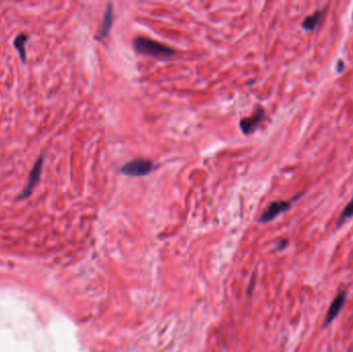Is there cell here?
Wrapping results in <instances>:
<instances>
[{
    "label": "cell",
    "mask_w": 353,
    "mask_h": 352,
    "mask_svg": "<svg viewBox=\"0 0 353 352\" xmlns=\"http://www.w3.org/2000/svg\"><path fill=\"white\" fill-rule=\"evenodd\" d=\"M352 217H353V194H352L351 200L346 204L345 208L343 209V211L340 215L339 220H338V226H343V224H344L347 220L351 219Z\"/></svg>",
    "instance_id": "obj_10"
},
{
    "label": "cell",
    "mask_w": 353,
    "mask_h": 352,
    "mask_svg": "<svg viewBox=\"0 0 353 352\" xmlns=\"http://www.w3.org/2000/svg\"><path fill=\"white\" fill-rule=\"evenodd\" d=\"M112 23H113V5H112V3H109L105 9L103 21L101 26L100 31H98L97 38H103L107 35V33H109L110 29L112 27Z\"/></svg>",
    "instance_id": "obj_8"
},
{
    "label": "cell",
    "mask_w": 353,
    "mask_h": 352,
    "mask_svg": "<svg viewBox=\"0 0 353 352\" xmlns=\"http://www.w3.org/2000/svg\"><path fill=\"white\" fill-rule=\"evenodd\" d=\"M154 170V163L145 158H136L129 162L125 163L121 173L123 175L129 176V177H143V176L149 175Z\"/></svg>",
    "instance_id": "obj_2"
},
{
    "label": "cell",
    "mask_w": 353,
    "mask_h": 352,
    "mask_svg": "<svg viewBox=\"0 0 353 352\" xmlns=\"http://www.w3.org/2000/svg\"><path fill=\"white\" fill-rule=\"evenodd\" d=\"M303 192L298 194L297 197H294L291 201H273L270 206L268 207V209L262 213V215L259 218V222L261 223H268L272 220H274L281 213L286 212L290 207L292 201H294L296 200H299L301 197H303Z\"/></svg>",
    "instance_id": "obj_3"
},
{
    "label": "cell",
    "mask_w": 353,
    "mask_h": 352,
    "mask_svg": "<svg viewBox=\"0 0 353 352\" xmlns=\"http://www.w3.org/2000/svg\"><path fill=\"white\" fill-rule=\"evenodd\" d=\"M134 47L139 53L158 58V59H166L176 54L172 48L147 37L135 38Z\"/></svg>",
    "instance_id": "obj_1"
},
{
    "label": "cell",
    "mask_w": 353,
    "mask_h": 352,
    "mask_svg": "<svg viewBox=\"0 0 353 352\" xmlns=\"http://www.w3.org/2000/svg\"><path fill=\"white\" fill-rule=\"evenodd\" d=\"M325 14L326 11L323 9V11H317L315 13H313L312 15L308 16L305 20L302 22V28L306 31L315 30L318 25L320 24L323 17H325Z\"/></svg>",
    "instance_id": "obj_7"
},
{
    "label": "cell",
    "mask_w": 353,
    "mask_h": 352,
    "mask_svg": "<svg viewBox=\"0 0 353 352\" xmlns=\"http://www.w3.org/2000/svg\"><path fill=\"white\" fill-rule=\"evenodd\" d=\"M264 115H266L264 111L261 109V107H258V109L255 111L250 117H248V118L242 119L240 122L242 131L245 134L252 133L255 129L257 128L259 124L261 123V121L263 120Z\"/></svg>",
    "instance_id": "obj_5"
},
{
    "label": "cell",
    "mask_w": 353,
    "mask_h": 352,
    "mask_svg": "<svg viewBox=\"0 0 353 352\" xmlns=\"http://www.w3.org/2000/svg\"><path fill=\"white\" fill-rule=\"evenodd\" d=\"M43 168H44V155H39L36 162L33 165V168L30 171V174H29L27 185L22 190L21 194L19 195V198H18L19 200H25L32 193L33 188L38 184L39 180H41Z\"/></svg>",
    "instance_id": "obj_4"
},
{
    "label": "cell",
    "mask_w": 353,
    "mask_h": 352,
    "mask_svg": "<svg viewBox=\"0 0 353 352\" xmlns=\"http://www.w3.org/2000/svg\"><path fill=\"white\" fill-rule=\"evenodd\" d=\"M29 40V36L26 33H20L16 36L14 41V46L18 50L20 57H21L22 63H26L27 60V52H26V44Z\"/></svg>",
    "instance_id": "obj_9"
},
{
    "label": "cell",
    "mask_w": 353,
    "mask_h": 352,
    "mask_svg": "<svg viewBox=\"0 0 353 352\" xmlns=\"http://www.w3.org/2000/svg\"><path fill=\"white\" fill-rule=\"evenodd\" d=\"M345 302H346V292L345 291L339 292L338 295L335 297V299L332 300L331 304L328 310L326 321H325V327H328L329 324H331L333 320H335V318L339 315V313L341 312L342 308L344 307Z\"/></svg>",
    "instance_id": "obj_6"
}]
</instances>
